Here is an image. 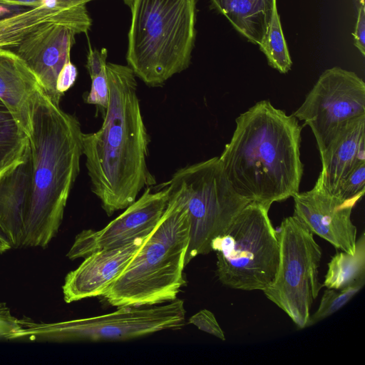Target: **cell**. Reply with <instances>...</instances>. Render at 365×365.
I'll use <instances>...</instances> for the list:
<instances>
[{"mask_svg":"<svg viewBox=\"0 0 365 365\" xmlns=\"http://www.w3.org/2000/svg\"><path fill=\"white\" fill-rule=\"evenodd\" d=\"M50 22L70 25L86 34L92 24L86 5L71 9L28 8L0 18V49L14 50L30 33Z\"/></svg>","mask_w":365,"mask_h":365,"instance_id":"obj_17","label":"cell"},{"mask_svg":"<svg viewBox=\"0 0 365 365\" xmlns=\"http://www.w3.org/2000/svg\"><path fill=\"white\" fill-rule=\"evenodd\" d=\"M363 287V285H354L341 289L327 288L322 296L318 309L312 315H310L309 327L343 308Z\"/></svg>","mask_w":365,"mask_h":365,"instance_id":"obj_23","label":"cell"},{"mask_svg":"<svg viewBox=\"0 0 365 365\" xmlns=\"http://www.w3.org/2000/svg\"><path fill=\"white\" fill-rule=\"evenodd\" d=\"M277 232L279 262L274 281L264 291L299 329L309 327L312 305L323 285L319 281L322 249L314 234L294 215Z\"/></svg>","mask_w":365,"mask_h":365,"instance_id":"obj_9","label":"cell"},{"mask_svg":"<svg viewBox=\"0 0 365 365\" xmlns=\"http://www.w3.org/2000/svg\"><path fill=\"white\" fill-rule=\"evenodd\" d=\"M30 176V161L0 180V228L11 247H22L24 207Z\"/></svg>","mask_w":365,"mask_h":365,"instance_id":"obj_18","label":"cell"},{"mask_svg":"<svg viewBox=\"0 0 365 365\" xmlns=\"http://www.w3.org/2000/svg\"><path fill=\"white\" fill-rule=\"evenodd\" d=\"M322 284L329 289H341L365 284V234L356 239L353 255L337 252L328 263Z\"/></svg>","mask_w":365,"mask_h":365,"instance_id":"obj_21","label":"cell"},{"mask_svg":"<svg viewBox=\"0 0 365 365\" xmlns=\"http://www.w3.org/2000/svg\"><path fill=\"white\" fill-rule=\"evenodd\" d=\"M79 32L73 26L59 22L44 24L30 33L15 48L38 79L45 94L59 105L61 96L56 90L58 76L71 60V50Z\"/></svg>","mask_w":365,"mask_h":365,"instance_id":"obj_13","label":"cell"},{"mask_svg":"<svg viewBox=\"0 0 365 365\" xmlns=\"http://www.w3.org/2000/svg\"><path fill=\"white\" fill-rule=\"evenodd\" d=\"M28 8L25 7H16V6H9L3 4H0V18L6 16H9L10 14H13L14 13L21 11Z\"/></svg>","mask_w":365,"mask_h":365,"instance_id":"obj_32","label":"cell"},{"mask_svg":"<svg viewBox=\"0 0 365 365\" xmlns=\"http://www.w3.org/2000/svg\"><path fill=\"white\" fill-rule=\"evenodd\" d=\"M40 89L38 79L25 61L11 50L0 49V99L29 137L33 102Z\"/></svg>","mask_w":365,"mask_h":365,"instance_id":"obj_15","label":"cell"},{"mask_svg":"<svg viewBox=\"0 0 365 365\" xmlns=\"http://www.w3.org/2000/svg\"><path fill=\"white\" fill-rule=\"evenodd\" d=\"M189 322L199 329L208 333L222 341L225 340V334L212 312L202 309L189 319Z\"/></svg>","mask_w":365,"mask_h":365,"instance_id":"obj_27","label":"cell"},{"mask_svg":"<svg viewBox=\"0 0 365 365\" xmlns=\"http://www.w3.org/2000/svg\"><path fill=\"white\" fill-rule=\"evenodd\" d=\"M294 214L314 235L336 249L353 255L357 229L351 221V212L358 202L346 200L330 192L319 173L314 187L298 192L293 197Z\"/></svg>","mask_w":365,"mask_h":365,"instance_id":"obj_12","label":"cell"},{"mask_svg":"<svg viewBox=\"0 0 365 365\" xmlns=\"http://www.w3.org/2000/svg\"><path fill=\"white\" fill-rule=\"evenodd\" d=\"M108 51L106 48L101 50L93 48L88 41V52L87 56L86 68L91 78L97 76L106 68Z\"/></svg>","mask_w":365,"mask_h":365,"instance_id":"obj_29","label":"cell"},{"mask_svg":"<svg viewBox=\"0 0 365 365\" xmlns=\"http://www.w3.org/2000/svg\"><path fill=\"white\" fill-rule=\"evenodd\" d=\"M320 174L331 193L356 166L365 163V115L346 122L320 153Z\"/></svg>","mask_w":365,"mask_h":365,"instance_id":"obj_16","label":"cell"},{"mask_svg":"<svg viewBox=\"0 0 365 365\" xmlns=\"http://www.w3.org/2000/svg\"><path fill=\"white\" fill-rule=\"evenodd\" d=\"M95 0H0V4L25 8L46 6L51 8L71 9L86 5Z\"/></svg>","mask_w":365,"mask_h":365,"instance_id":"obj_26","label":"cell"},{"mask_svg":"<svg viewBox=\"0 0 365 365\" xmlns=\"http://www.w3.org/2000/svg\"><path fill=\"white\" fill-rule=\"evenodd\" d=\"M29 153V135L0 99V180L25 163Z\"/></svg>","mask_w":365,"mask_h":365,"instance_id":"obj_20","label":"cell"},{"mask_svg":"<svg viewBox=\"0 0 365 365\" xmlns=\"http://www.w3.org/2000/svg\"><path fill=\"white\" fill-rule=\"evenodd\" d=\"M357 18L353 33L355 46L365 56V4L364 0H359Z\"/></svg>","mask_w":365,"mask_h":365,"instance_id":"obj_31","label":"cell"},{"mask_svg":"<svg viewBox=\"0 0 365 365\" xmlns=\"http://www.w3.org/2000/svg\"><path fill=\"white\" fill-rule=\"evenodd\" d=\"M259 46L272 68L281 73L290 71L292 61L284 36L277 0L273 4L271 19Z\"/></svg>","mask_w":365,"mask_h":365,"instance_id":"obj_22","label":"cell"},{"mask_svg":"<svg viewBox=\"0 0 365 365\" xmlns=\"http://www.w3.org/2000/svg\"><path fill=\"white\" fill-rule=\"evenodd\" d=\"M11 248L10 242L8 241L0 228V254L4 253Z\"/></svg>","mask_w":365,"mask_h":365,"instance_id":"obj_33","label":"cell"},{"mask_svg":"<svg viewBox=\"0 0 365 365\" xmlns=\"http://www.w3.org/2000/svg\"><path fill=\"white\" fill-rule=\"evenodd\" d=\"M82 133L78 118L40 89L31 110L30 176L24 207L22 247L45 248L61 225L80 171Z\"/></svg>","mask_w":365,"mask_h":365,"instance_id":"obj_3","label":"cell"},{"mask_svg":"<svg viewBox=\"0 0 365 365\" xmlns=\"http://www.w3.org/2000/svg\"><path fill=\"white\" fill-rule=\"evenodd\" d=\"M126 61L136 77L160 86L190 64L195 0H133Z\"/></svg>","mask_w":365,"mask_h":365,"instance_id":"obj_5","label":"cell"},{"mask_svg":"<svg viewBox=\"0 0 365 365\" xmlns=\"http://www.w3.org/2000/svg\"><path fill=\"white\" fill-rule=\"evenodd\" d=\"M293 115L309 126L321 153L346 122L365 115V83L353 71L328 68Z\"/></svg>","mask_w":365,"mask_h":365,"instance_id":"obj_10","label":"cell"},{"mask_svg":"<svg viewBox=\"0 0 365 365\" xmlns=\"http://www.w3.org/2000/svg\"><path fill=\"white\" fill-rule=\"evenodd\" d=\"M20 326L19 319L11 314L6 303L0 302V339H9Z\"/></svg>","mask_w":365,"mask_h":365,"instance_id":"obj_28","label":"cell"},{"mask_svg":"<svg viewBox=\"0 0 365 365\" xmlns=\"http://www.w3.org/2000/svg\"><path fill=\"white\" fill-rule=\"evenodd\" d=\"M123 1L129 8H130L133 0H123Z\"/></svg>","mask_w":365,"mask_h":365,"instance_id":"obj_34","label":"cell"},{"mask_svg":"<svg viewBox=\"0 0 365 365\" xmlns=\"http://www.w3.org/2000/svg\"><path fill=\"white\" fill-rule=\"evenodd\" d=\"M166 184L180 197L188 215L190 237L185 264L211 252L212 240L222 234L250 202L233 189L219 157L179 169Z\"/></svg>","mask_w":365,"mask_h":365,"instance_id":"obj_7","label":"cell"},{"mask_svg":"<svg viewBox=\"0 0 365 365\" xmlns=\"http://www.w3.org/2000/svg\"><path fill=\"white\" fill-rule=\"evenodd\" d=\"M268 212L269 209L250 202L227 230L212 240L216 275L224 286L263 292L274 281L279 245Z\"/></svg>","mask_w":365,"mask_h":365,"instance_id":"obj_6","label":"cell"},{"mask_svg":"<svg viewBox=\"0 0 365 365\" xmlns=\"http://www.w3.org/2000/svg\"><path fill=\"white\" fill-rule=\"evenodd\" d=\"M168 189V202L160 220L102 296L112 306L169 302L177 298L186 284L183 270L189 244V218L180 197Z\"/></svg>","mask_w":365,"mask_h":365,"instance_id":"obj_4","label":"cell"},{"mask_svg":"<svg viewBox=\"0 0 365 365\" xmlns=\"http://www.w3.org/2000/svg\"><path fill=\"white\" fill-rule=\"evenodd\" d=\"M232 136L219 157L235 192L269 210L299 192L302 127L295 116L262 100L235 120Z\"/></svg>","mask_w":365,"mask_h":365,"instance_id":"obj_2","label":"cell"},{"mask_svg":"<svg viewBox=\"0 0 365 365\" xmlns=\"http://www.w3.org/2000/svg\"><path fill=\"white\" fill-rule=\"evenodd\" d=\"M357 1H359V0H357Z\"/></svg>","mask_w":365,"mask_h":365,"instance_id":"obj_35","label":"cell"},{"mask_svg":"<svg viewBox=\"0 0 365 365\" xmlns=\"http://www.w3.org/2000/svg\"><path fill=\"white\" fill-rule=\"evenodd\" d=\"M108 101L109 88L106 66L100 73L91 78V91L86 98V102L98 106L106 110Z\"/></svg>","mask_w":365,"mask_h":365,"instance_id":"obj_25","label":"cell"},{"mask_svg":"<svg viewBox=\"0 0 365 365\" xmlns=\"http://www.w3.org/2000/svg\"><path fill=\"white\" fill-rule=\"evenodd\" d=\"M145 237L115 248L93 252L68 272L62 287L66 303L83 299L102 297L125 269Z\"/></svg>","mask_w":365,"mask_h":365,"instance_id":"obj_14","label":"cell"},{"mask_svg":"<svg viewBox=\"0 0 365 365\" xmlns=\"http://www.w3.org/2000/svg\"><path fill=\"white\" fill-rule=\"evenodd\" d=\"M182 299L156 306H121L113 312L54 323L20 319L10 339L51 341H124L167 329H178L185 321Z\"/></svg>","mask_w":365,"mask_h":365,"instance_id":"obj_8","label":"cell"},{"mask_svg":"<svg viewBox=\"0 0 365 365\" xmlns=\"http://www.w3.org/2000/svg\"><path fill=\"white\" fill-rule=\"evenodd\" d=\"M365 191V163L353 169L339 183L335 192L340 198L359 201Z\"/></svg>","mask_w":365,"mask_h":365,"instance_id":"obj_24","label":"cell"},{"mask_svg":"<svg viewBox=\"0 0 365 365\" xmlns=\"http://www.w3.org/2000/svg\"><path fill=\"white\" fill-rule=\"evenodd\" d=\"M169 192L165 183L153 190L145 188L142 195L118 217L100 230H84L78 233L67 253L70 259L85 258L94 252L121 247L147 236L163 215Z\"/></svg>","mask_w":365,"mask_h":365,"instance_id":"obj_11","label":"cell"},{"mask_svg":"<svg viewBox=\"0 0 365 365\" xmlns=\"http://www.w3.org/2000/svg\"><path fill=\"white\" fill-rule=\"evenodd\" d=\"M248 41L259 45L270 21L275 0H209Z\"/></svg>","mask_w":365,"mask_h":365,"instance_id":"obj_19","label":"cell"},{"mask_svg":"<svg viewBox=\"0 0 365 365\" xmlns=\"http://www.w3.org/2000/svg\"><path fill=\"white\" fill-rule=\"evenodd\" d=\"M77 76V68L71 60L68 61L61 69L56 82V90L61 97L73 86Z\"/></svg>","mask_w":365,"mask_h":365,"instance_id":"obj_30","label":"cell"},{"mask_svg":"<svg viewBox=\"0 0 365 365\" xmlns=\"http://www.w3.org/2000/svg\"><path fill=\"white\" fill-rule=\"evenodd\" d=\"M106 72L109 101L103 122L96 132L82 133V149L92 192L110 216L156 181L147 165L150 138L136 76L130 66L110 62Z\"/></svg>","mask_w":365,"mask_h":365,"instance_id":"obj_1","label":"cell"}]
</instances>
